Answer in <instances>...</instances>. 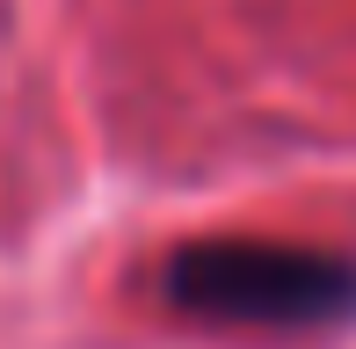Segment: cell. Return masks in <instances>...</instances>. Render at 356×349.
Here are the masks:
<instances>
[{"instance_id": "6da1fadb", "label": "cell", "mask_w": 356, "mask_h": 349, "mask_svg": "<svg viewBox=\"0 0 356 349\" xmlns=\"http://www.w3.org/2000/svg\"><path fill=\"white\" fill-rule=\"evenodd\" d=\"M160 298L218 327H342L356 320V262L298 241L218 233L160 262Z\"/></svg>"}]
</instances>
